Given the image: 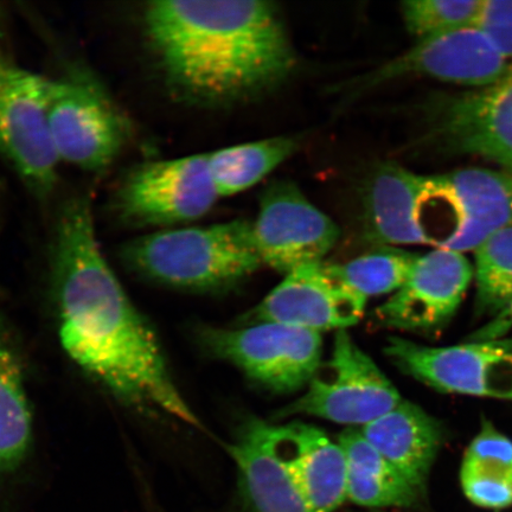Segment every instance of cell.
I'll return each instance as SVG.
<instances>
[{"instance_id":"obj_1","label":"cell","mask_w":512,"mask_h":512,"mask_svg":"<svg viewBox=\"0 0 512 512\" xmlns=\"http://www.w3.org/2000/svg\"><path fill=\"white\" fill-rule=\"evenodd\" d=\"M46 293L60 348L86 380L134 413L202 428L172 381L155 332L101 251L87 195L70 198L57 217Z\"/></svg>"},{"instance_id":"obj_2","label":"cell","mask_w":512,"mask_h":512,"mask_svg":"<svg viewBox=\"0 0 512 512\" xmlns=\"http://www.w3.org/2000/svg\"><path fill=\"white\" fill-rule=\"evenodd\" d=\"M144 25L172 94L201 107L241 104L274 91L297 67L275 5L260 0H160Z\"/></svg>"},{"instance_id":"obj_3","label":"cell","mask_w":512,"mask_h":512,"mask_svg":"<svg viewBox=\"0 0 512 512\" xmlns=\"http://www.w3.org/2000/svg\"><path fill=\"white\" fill-rule=\"evenodd\" d=\"M119 258L152 283L197 292L226 290L262 266L247 220L159 230L125 243Z\"/></svg>"},{"instance_id":"obj_4","label":"cell","mask_w":512,"mask_h":512,"mask_svg":"<svg viewBox=\"0 0 512 512\" xmlns=\"http://www.w3.org/2000/svg\"><path fill=\"white\" fill-rule=\"evenodd\" d=\"M331 351L306 392L281 409L280 418L315 416L339 425L364 427L400 405L398 389L347 330L336 332Z\"/></svg>"},{"instance_id":"obj_5","label":"cell","mask_w":512,"mask_h":512,"mask_svg":"<svg viewBox=\"0 0 512 512\" xmlns=\"http://www.w3.org/2000/svg\"><path fill=\"white\" fill-rule=\"evenodd\" d=\"M51 80L0 53V155L41 200L59 181L49 126Z\"/></svg>"},{"instance_id":"obj_6","label":"cell","mask_w":512,"mask_h":512,"mask_svg":"<svg viewBox=\"0 0 512 512\" xmlns=\"http://www.w3.org/2000/svg\"><path fill=\"white\" fill-rule=\"evenodd\" d=\"M49 126L60 163L88 172L111 166L131 133L110 96L85 75L51 80Z\"/></svg>"},{"instance_id":"obj_7","label":"cell","mask_w":512,"mask_h":512,"mask_svg":"<svg viewBox=\"0 0 512 512\" xmlns=\"http://www.w3.org/2000/svg\"><path fill=\"white\" fill-rule=\"evenodd\" d=\"M201 343L210 355L239 368L248 379L275 393H293L307 386L322 363L318 332L279 323L239 329L206 326Z\"/></svg>"},{"instance_id":"obj_8","label":"cell","mask_w":512,"mask_h":512,"mask_svg":"<svg viewBox=\"0 0 512 512\" xmlns=\"http://www.w3.org/2000/svg\"><path fill=\"white\" fill-rule=\"evenodd\" d=\"M219 198L204 153L137 166L119 185L114 211L128 226L171 227L207 215Z\"/></svg>"},{"instance_id":"obj_9","label":"cell","mask_w":512,"mask_h":512,"mask_svg":"<svg viewBox=\"0 0 512 512\" xmlns=\"http://www.w3.org/2000/svg\"><path fill=\"white\" fill-rule=\"evenodd\" d=\"M384 354L402 373L439 392L512 400V339L427 347L392 337Z\"/></svg>"},{"instance_id":"obj_10","label":"cell","mask_w":512,"mask_h":512,"mask_svg":"<svg viewBox=\"0 0 512 512\" xmlns=\"http://www.w3.org/2000/svg\"><path fill=\"white\" fill-rule=\"evenodd\" d=\"M253 232L262 265L285 274L323 262L341 234L331 217L285 179L262 194Z\"/></svg>"},{"instance_id":"obj_11","label":"cell","mask_w":512,"mask_h":512,"mask_svg":"<svg viewBox=\"0 0 512 512\" xmlns=\"http://www.w3.org/2000/svg\"><path fill=\"white\" fill-rule=\"evenodd\" d=\"M473 268L462 253L437 248L418 260L405 283L376 310L387 328L434 334L451 322L462 305Z\"/></svg>"},{"instance_id":"obj_12","label":"cell","mask_w":512,"mask_h":512,"mask_svg":"<svg viewBox=\"0 0 512 512\" xmlns=\"http://www.w3.org/2000/svg\"><path fill=\"white\" fill-rule=\"evenodd\" d=\"M431 137L443 149L492 160L512 172V73L434 106Z\"/></svg>"},{"instance_id":"obj_13","label":"cell","mask_w":512,"mask_h":512,"mask_svg":"<svg viewBox=\"0 0 512 512\" xmlns=\"http://www.w3.org/2000/svg\"><path fill=\"white\" fill-rule=\"evenodd\" d=\"M368 300L343 285L324 262L290 273L243 319V326L279 323L305 330H347L360 322Z\"/></svg>"},{"instance_id":"obj_14","label":"cell","mask_w":512,"mask_h":512,"mask_svg":"<svg viewBox=\"0 0 512 512\" xmlns=\"http://www.w3.org/2000/svg\"><path fill=\"white\" fill-rule=\"evenodd\" d=\"M510 63L478 27L420 41L370 76L369 83L426 76L457 85L484 88L508 75Z\"/></svg>"},{"instance_id":"obj_15","label":"cell","mask_w":512,"mask_h":512,"mask_svg":"<svg viewBox=\"0 0 512 512\" xmlns=\"http://www.w3.org/2000/svg\"><path fill=\"white\" fill-rule=\"evenodd\" d=\"M28 370L21 339L0 311V494L29 475L36 456Z\"/></svg>"},{"instance_id":"obj_16","label":"cell","mask_w":512,"mask_h":512,"mask_svg":"<svg viewBox=\"0 0 512 512\" xmlns=\"http://www.w3.org/2000/svg\"><path fill=\"white\" fill-rule=\"evenodd\" d=\"M227 451L239 475L234 512H309L279 451L277 426L247 420Z\"/></svg>"},{"instance_id":"obj_17","label":"cell","mask_w":512,"mask_h":512,"mask_svg":"<svg viewBox=\"0 0 512 512\" xmlns=\"http://www.w3.org/2000/svg\"><path fill=\"white\" fill-rule=\"evenodd\" d=\"M428 182L457 219L456 234L441 248L475 252L489 236L512 226V172L471 168L428 176Z\"/></svg>"},{"instance_id":"obj_18","label":"cell","mask_w":512,"mask_h":512,"mask_svg":"<svg viewBox=\"0 0 512 512\" xmlns=\"http://www.w3.org/2000/svg\"><path fill=\"white\" fill-rule=\"evenodd\" d=\"M277 441L309 512H336L348 502V463L341 445L300 421L277 426Z\"/></svg>"},{"instance_id":"obj_19","label":"cell","mask_w":512,"mask_h":512,"mask_svg":"<svg viewBox=\"0 0 512 512\" xmlns=\"http://www.w3.org/2000/svg\"><path fill=\"white\" fill-rule=\"evenodd\" d=\"M426 176L386 163L374 170L363 190L364 228L384 246L431 245L421 227L419 207Z\"/></svg>"},{"instance_id":"obj_20","label":"cell","mask_w":512,"mask_h":512,"mask_svg":"<svg viewBox=\"0 0 512 512\" xmlns=\"http://www.w3.org/2000/svg\"><path fill=\"white\" fill-rule=\"evenodd\" d=\"M360 430L364 438L424 494L444 441L440 422L415 403L402 400L393 411Z\"/></svg>"},{"instance_id":"obj_21","label":"cell","mask_w":512,"mask_h":512,"mask_svg":"<svg viewBox=\"0 0 512 512\" xmlns=\"http://www.w3.org/2000/svg\"><path fill=\"white\" fill-rule=\"evenodd\" d=\"M348 463V502L370 509L411 508L419 502V490L396 470L358 428L339 435Z\"/></svg>"},{"instance_id":"obj_22","label":"cell","mask_w":512,"mask_h":512,"mask_svg":"<svg viewBox=\"0 0 512 512\" xmlns=\"http://www.w3.org/2000/svg\"><path fill=\"white\" fill-rule=\"evenodd\" d=\"M464 495L477 507L512 505V440L485 422L464 454L460 469Z\"/></svg>"},{"instance_id":"obj_23","label":"cell","mask_w":512,"mask_h":512,"mask_svg":"<svg viewBox=\"0 0 512 512\" xmlns=\"http://www.w3.org/2000/svg\"><path fill=\"white\" fill-rule=\"evenodd\" d=\"M297 147L294 138L275 137L208 153L217 194L233 196L254 187L290 158Z\"/></svg>"},{"instance_id":"obj_24","label":"cell","mask_w":512,"mask_h":512,"mask_svg":"<svg viewBox=\"0 0 512 512\" xmlns=\"http://www.w3.org/2000/svg\"><path fill=\"white\" fill-rule=\"evenodd\" d=\"M418 258L405 249L387 247L328 268L343 285L368 300L398 291Z\"/></svg>"},{"instance_id":"obj_25","label":"cell","mask_w":512,"mask_h":512,"mask_svg":"<svg viewBox=\"0 0 512 512\" xmlns=\"http://www.w3.org/2000/svg\"><path fill=\"white\" fill-rule=\"evenodd\" d=\"M473 253L476 313L492 319L512 303V226L489 236Z\"/></svg>"},{"instance_id":"obj_26","label":"cell","mask_w":512,"mask_h":512,"mask_svg":"<svg viewBox=\"0 0 512 512\" xmlns=\"http://www.w3.org/2000/svg\"><path fill=\"white\" fill-rule=\"evenodd\" d=\"M483 0H408L401 4L406 28L420 41L477 27Z\"/></svg>"},{"instance_id":"obj_27","label":"cell","mask_w":512,"mask_h":512,"mask_svg":"<svg viewBox=\"0 0 512 512\" xmlns=\"http://www.w3.org/2000/svg\"><path fill=\"white\" fill-rule=\"evenodd\" d=\"M512 329V303L502 313L471 336L472 341H491L503 338Z\"/></svg>"},{"instance_id":"obj_28","label":"cell","mask_w":512,"mask_h":512,"mask_svg":"<svg viewBox=\"0 0 512 512\" xmlns=\"http://www.w3.org/2000/svg\"><path fill=\"white\" fill-rule=\"evenodd\" d=\"M509 72L512 73V62L510 63V69Z\"/></svg>"}]
</instances>
